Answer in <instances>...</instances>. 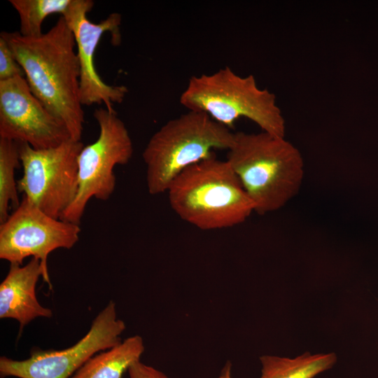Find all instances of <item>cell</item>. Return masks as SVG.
<instances>
[{"instance_id": "6da1fadb", "label": "cell", "mask_w": 378, "mask_h": 378, "mask_svg": "<svg viewBox=\"0 0 378 378\" xmlns=\"http://www.w3.org/2000/svg\"><path fill=\"white\" fill-rule=\"evenodd\" d=\"M33 94L81 141L84 112L80 99V65L74 34L62 16L47 32L26 37L2 31Z\"/></svg>"}, {"instance_id": "7a4b0ae2", "label": "cell", "mask_w": 378, "mask_h": 378, "mask_svg": "<svg viewBox=\"0 0 378 378\" xmlns=\"http://www.w3.org/2000/svg\"><path fill=\"white\" fill-rule=\"evenodd\" d=\"M227 160L260 215L284 206L302 184V155L285 137L236 132Z\"/></svg>"}, {"instance_id": "3957f363", "label": "cell", "mask_w": 378, "mask_h": 378, "mask_svg": "<svg viewBox=\"0 0 378 378\" xmlns=\"http://www.w3.org/2000/svg\"><path fill=\"white\" fill-rule=\"evenodd\" d=\"M169 202L183 220L204 230L239 225L253 204L227 160L212 156L183 170L169 186Z\"/></svg>"}, {"instance_id": "277c9868", "label": "cell", "mask_w": 378, "mask_h": 378, "mask_svg": "<svg viewBox=\"0 0 378 378\" xmlns=\"http://www.w3.org/2000/svg\"><path fill=\"white\" fill-rule=\"evenodd\" d=\"M234 133L203 112L188 111L169 120L150 138L142 158L150 195L167 191L175 178L190 166L229 150Z\"/></svg>"}, {"instance_id": "5b68a950", "label": "cell", "mask_w": 378, "mask_h": 378, "mask_svg": "<svg viewBox=\"0 0 378 378\" xmlns=\"http://www.w3.org/2000/svg\"><path fill=\"white\" fill-rule=\"evenodd\" d=\"M180 103L230 129L244 117L262 131L285 137V119L274 93L260 88L253 76H241L227 66L211 74L192 76Z\"/></svg>"}, {"instance_id": "8992f818", "label": "cell", "mask_w": 378, "mask_h": 378, "mask_svg": "<svg viewBox=\"0 0 378 378\" xmlns=\"http://www.w3.org/2000/svg\"><path fill=\"white\" fill-rule=\"evenodd\" d=\"M93 116L99 128V136L80 152L78 192L59 218L77 225L92 197L102 201L111 197L116 184L113 169L116 165L127 164L134 151L129 132L115 111L99 108Z\"/></svg>"}, {"instance_id": "52a82bcc", "label": "cell", "mask_w": 378, "mask_h": 378, "mask_svg": "<svg viewBox=\"0 0 378 378\" xmlns=\"http://www.w3.org/2000/svg\"><path fill=\"white\" fill-rule=\"evenodd\" d=\"M18 144L23 169L17 181L19 192L44 213L60 218L78 192V158L83 144L69 139L46 149Z\"/></svg>"}, {"instance_id": "ba28073f", "label": "cell", "mask_w": 378, "mask_h": 378, "mask_svg": "<svg viewBox=\"0 0 378 378\" xmlns=\"http://www.w3.org/2000/svg\"><path fill=\"white\" fill-rule=\"evenodd\" d=\"M80 225L53 218L26 197L0 225V258L22 265L31 256L40 260L42 278L52 288L48 257L57 248H71L78 241Z\"/></svg>"}, {"instance_id": "9c48e42d", "label": "cell", "mask_w": 378, "mask_h": 378, "mask_svg": "<svg viewBox=\"0 0 378 378\" xmlns=\"http://www.w3.org/2000/svg\"><path fill=\"white\" fill-rule=\"evenodd\" d=\"M125 328L117 316L115 302L110 301L94 318L87 334L73 346L58 351L35 350L22 360L1 356V377L70 378L97 353L119 344Z\"/></svg>"}, {"instance_id": "30bf717a", "label": "cell", "mask_w": 378, "mask_h": 378, "mask_svg": "<svg viewBox=\"0 0 378 378\" xmlns=\"http://www.w3.org/2000/svg\"><path fill=\"white\" fill-rule=\"evenodd\" d=\"M94 6L91 0H72L69 8L62 15L71 30L80 65V99L82 105L91 106L104 104L111 111H115L113 104H120L128 90L124 85H111L106 83L94 66V53L105 33H110L111 43L119 45L121 41L120 25L121 15L110 14L98 23L92 22L87 17Z\"/></svg>"}, {"instance_id": "8fae6325", "label": "cell", "mask_w": 378, "mask_h": 378, "mask_svg": "<svg viewBox=\"0 0 378 378\" xmlns=\"http://www.w3.org/2000/svg\"><path fill=\"white\" fill-rule=\"evenodd\" d=\"M0 138L34 149L57 146L71 139L65 125L31 92L24 76L0 80Z\"/></svg>"}, {"instance_id": "7c38bea8", "label": "cell", "mask_w": 378, "mask_h": 378, "mask_svg": "<svg viewBox=\"0 0 378 378\" xmlns=\"http://www.w3.org/2000/svg\"><path fill=\"white\" fill-rule=\"evenodd\" d=\"M43 270L38 259L32 258L25 265L10 264L0 284V318H12L23 327L36 318H50L52 312L42 306L36 286Z\"/></svg>"}, {"instance_id": "4fadbf2b", "label": "cell", "mask_w": 378, "mask_h": 378, "mask_svg": "<svg viewBox=\"0 0 378 378\" xmlns=\"http://www.w3.org/2000/svg\"><path fill=\"white\" fill-rule=\"evenodd\" d=\"M143 338L133 335L91 357L70 378H122L144 352Z\"/></svg>"}, {"instance_id": "5bb4252c", "label": "cell", "mask_w": 378, "mask_h": 378, "mask_svg": "<svg viewBox=\"0 0 378 378\" xmlns=\"http://www.w3.org/2000/svg\"><path fill=\"white\" fill-rule=\"evenodd\" d=\"M260 378H314L336 363L334 353L311 354L305 352L293 358L265 355L260 358Z\"/></svg>"}, {"instance_id": "9a60e30c", "label": "cell", "mask_w": 378, "mask_h": 378, "mask_svg": "<svg viewBox=\"0 0 378 378\" xmlns=\"http://www.w3.org/2000/svg\"><path fill=\"white\" fill-rule=\"evenodd\" d=\"M72 0H10L20 19L19 33L26 37L41 36L44 20L52 14L64 15Z\"/></svg>"}, {"instance_id": "2e32d148", "label": "cell", "mask_w": 378, "mask_h": 378, "mask_svg": "<svg viewBox=\"0 0 378 378\" xmlns=\"http://www.w3.org/2000/svg\"><path fill=\"white\" fill-rule=\"evenodd\" d=\"M18 144L0 138V224L9 216L10 204L17 208L20 203L15 169L20 163Z\"/></svg>"}, {"instance_id": "e0dca14e", "label": "cell", "mask_w": 378, "mask_h": 378, "mask_svg": "<svg viewBox=\"0 0 378 378\" xmlns=\"http://www.w3.org/2000/svg\"><path fill=\"white\" fill-rule=\"evenodd\" d=\"M16 76H24V73L16 60L6 41L0 36V80Z\"/></svg>"}, {"instance_id": "ac0fdd59", "label": "cell", "mask_w": 378, "mask_h": 378, "mask_svg": "<svg viewBox=\"0 0 378 378\" xmlns=\"http://www.w3.org/2000/svg\"><path fill=\"white\" fill-rule=\"evenodd\" d=\"M130 378H169L162 372L147 365L140 360L134 363L128 370Z\"/></svg>"}, {"instance_id": "d6986e66", "label": "cell", "mask_w": 378, "mask_h": 378, "mask_svg": "<svg viewBox=\"0 0 378 378\" xmlns=\"http://www.w3.org/2000/svg\"><path fill=\"white\" fill-rule=\"evenodd\" d=\"M231 368L232 363L227 361L222 368L219 376L216 378H232Z\"/></svg>"}]
</instances>
